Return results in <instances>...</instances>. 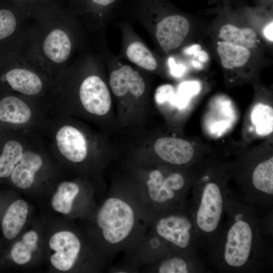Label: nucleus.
I'll list each match as a JSON object with an SVG mask.
<instances>
[{"instance_id": "obj_28", "label": "nucleus", "mask_w": 273, "mask_h": 273, "mask_svg": "<svg viewBox=\"0 0 273 273\" xmlns=\"http://www.w3.org/2000/svg\"><path fill=\"white\" fill-rule=\"evenodd\" d=\"M201 50V47L200 45L194 44L185 49L184 53L186 55H194L196 57Z\"/></svg>"}, {"instance_id": "obj_2", "label": "nucleus", "mask_w": 273, "mask_h": 273, "mask_svg": "<svg viewBox=\"0 0 273 273\" xmlns=\"http://www.w3.org/2000/svg\"><path fill=\"white\" fill-rule=\"evenodd\" d=\"M88 33L66 5L30 21L25 45L55 79L87 47Z\"/></svg>"}, {"instance_id": "obj_5", "label": "nucleus", "mask_w": 273, "mask_h": 273, "mask_svg": "<svg viewBox=\"0 0 273 273\" xmlns=\"http://www.w3.org/2000/svg\"><path fill=\"white\" fill-rule=\"evenodd\" d=\"M55 79L26 47L0 59V93L21 95L55 106Z\"/></svg>"}, {"instance_id": "obj_4", "label": "nucleus", "mask_w": 273, "mask_h": 273, "mask_svg": "<svg viewBox=\"0 0 273 273\" xmlns=\"http://www.w3.org/2000/svg\"><path fill=\"white\" fill-rule=\"evenodd\" d=\"M72 171L59 165L33 201L44 218L81 221L105 193L92 178L73 177Z\"/></svg>"}, {"instance_id": "obj_14", "label": "nucleus", "mask_w": 273, "mask_h": 273, "mask_svg": "<svg viewBox=\"0 0 273 273\" xmlns=\"http://www.w3.org/2000/svg\"><path fill=\"white\" fill-rule=\"evenodd\" d=\"M123 0H66V5L77 16L88 34L96 40L105 39L109 22L120 10Z\"/></svg>"}, {"instance_id": "obj_17", "label": "nucleus", "mask_w": 273, "mask_h": 273, "mask_svg": "<svg viewBox=\"0 0 273 273\" xmlns=\"http://www.w3.org/2000/svg\"><path fill=\"white\" fill-rule=\"evenodd\" d=\"M35 133L0 129V186L4 185Z\"/></svg>"}, {"instance_id": "obj_19", "label": "nucleus", "mask_w": 273, "mask_h": 273, "mask_svg": "<svg viewBox=\"0 0 273 273\" xmlns=\"http://www.w3.org/2000/svg\"><path fill=\"white\" fill-rule=\"evenodd\" d=\"M189 253L171 251L141 270L156 273H188L194 270Z\"/></svg>"}, {"instance_id": "obj_25", "label": "nucleus", "mask_w": 273, "mask_h": 273, "mask_svg": "<svg viewBox=\"0 0 273 273\" xmlns=\"http://www.w3.org/2000/svg\"><path fill=\"white\" fill-rule=\"evenodd\" d=\"M173 88L170 85H165L159 87L156 94V100L158 103H162L173 93Z\"/></svg>"}, {"instance_id": "obj_31", "label": "nucleus", "mask_w": 273, "mask_h": 273, "mask_svg": "<svg viewBox=\"0 0 273 273\" xmlns=\"http://www.w3.org/2000/svg\"><path fill=\"white\" fill-rule=\"evenodd\" d=\"M3 251H4L3 247V246H2V244L1 242L0 241V256L1 255L2 253L3 252Z\"/></svg>"}, {"instance_id": "obj_3", "label": "nucleus", "mask_w": 273, "mask_h": 273, "mask_svg": "<svg viewBox=\"0 0 273 273\" xmlns=\"http://www.w3.org/2000/svg\"><path fill=\"white\" fill-rule=\"evenodd\" d=\"M45 219V266L48 271L58 273L108 271L111 262L95 246L77 222Z\"/></svg>"}, {"instance_id": "obj_18", "label": "nucleus", "mask_w": 273, "mask_h": 273, "mask_svg": "<svg viewBox=\"0 0 273 273\" xmlns=\"http://www.w3.org/2000/svg\"><path fill=\"white\" fill-rule=\"evenodd\" d=\"M154 148L162 161L173 166L188 165L194 161L197 155L193 144L178 138H160L156 141Z\"/></svg>"}, {"instance_id": "obj_8", "label": "nucleus", "mask_w": 273, "mask_h": 273, "mask_svg": "<svg viewBox=\"0 0 273 273\" xmlns=\"http://www.w3.org/2000/svg\"><path fill=\"white\" fill-rule=\"evenodd\" d=\"M46 222L38 214L0 256V272L35 270L46 264Z\"/></svg>"}, {"instance_id": "obj_27", "label": "nucleus", "mask_w": 273, "mask_h": 273, "mask_svg": "<svg viewBox=\"0 0 273 273\" xmlns=\"http://www.w3.org/2000/svg\"><path fill=\"white\" fill-rule=\"evenodd\" d=\"M272 28L273 22L271 21L263 28V35L265 37L271 42L273 41Z\"/></svg>"}, {"instance_id": "obj_13", "label": "nucleus", "mask_w": 273, "mask_h": 273, "mask_svg": "<svg viewBox=\"0 0 273 273\" xmlns=\"http://www.w3.org/2000/svg\"><path fill=\"white\" fill-rule=\"evenodd\" d=\"M149 230L163 240L174 251L190 253L198 233L191 212L186 206L155 217Z\"/></svg>"}, {"instance_id": "obj_11", "label": "nucleus", "mask_w": 273, "mask_h": 273, "mask_svg": "<svg viewBox=\"0 0 273 273\" xmlns=\"http://www.w3.org/2000/svg\"><path fill=\"white\" fill-rule=\"evenodd\" d=\"M37 214L35 204L28 197L9 188L0 189V241L4 251Z\"/></svg>"}, {"instance_id": "obj_9", "label": "nucleus", "mask_w": 273, "mask_h": 273, "mask_svg": "<svg viewBox=\"0 0 273 273\" xmlns=\"http://www.w3.org/2000/svg\"><path fill=\"white\" fill-rule=\"evenodd\" d=\"M244 209L231 215L224 232L221 257L226 266L246 267L255 252L257 236L255 223Z\"/></svg>"}, {"instance_id": "obj_7", "label": "nucleus", "mask_w": 273, "mask_h": 273, "mask_svg": "<svg viewBox=\"0 0 273 273\" xmlns=\"http://www.w3.org/2000/svg\"><path fill=\"white\" fill-rule=\"evenodd\" d=\"M38 135L29 141L21 160L4 185L33 201L59 167Z\"/></svg>"}, {"instance_id": "obj_15", "label": "nucleus", "mask_w": 273, "mask_h": 273, "mask_svg": "<svg viewBox=\"0 0 273 273\" xmlns=\"http://www.w3.org/2000/svg\"><path fill=\"white\" fill-rule=\"evenodd\" d=\"M30 21L7 0H0V59L26 42Z\"/></svg>"}, {"instance_id": "obj_21", "label": "nucleus", "mask_w": 273, "mask_h": 273, "mask_svg": "<svg viewBox=\"0 0 273 273\" xmlns=\"http://www.w3.org/2000/svg\"><path fill=\"white\" fill-rule=\"evenodd\" d=\"M217 52L222 66L227 69L243 67L251 56L249 49L223 41L218 43Z\"/></svg>"}, {"instance_id": "obj_10", "label": "nucleus", "mask_w": 273, "mask_h": 273, "mask_svg": "<svg viewBox=\"0 0 273 273\" xmlns=\"http://www.w3.org/2000/svg\"><path fill=\"white\" fill-rule=\"evenodd\" d=\"M47 108L34 99L0 93V129L39 134L48 122L44 117Z\"/></svg>"}, {"instance_id": "obj_30", "label": "nucleus", "mask_w": 273, "mask_h": 273, "mask_svg": "<svg viewBox=\"0 0 273 273\" xmlns=\"http://www.w3.org/2000/svg\"><path fill=\"white\" fill-rule=\"evenodd\" d=\"M192 64L195 67H196V68H201L202 67L201 63H200L199 62H196L195 61H192Z\"/></svg>"}, {"instance_id": "obj_29", "label": "nucleus", "mask_w": 273, "mask_h": 273, "mask_svg": "<svg viewBox=\"0 0 273 273\" xmlns=\"http://www.w3.org/2000/svg\"><path fill=\"white\" fill-rule=\"evenodd\" d=\"M196 58H198L200 62L203 63L207 62L209 59L208 54L203 50H201Z\"/></svg>"}, {"instance_id": "obj_23", "label": "nucleus", "mask_w": 273, "mask_h": 273, "mask_svg": "<svg viewBox=\"0 0 273 273\" xmlns=\"http://www.w3.org/2000/svg\"><path fill=\"white\" fill-rule=\"evenodd\" d=\"M30 21L66 5V0H7Z\"/></svg>"}, {"instance_id": "obj_20", "label": "nucleus", "mask_w": 273, "mask_h": 273, "mask_svg": "<svg viewBox=\"0 0 273 273\" xmlns=\"http://www.w3.org/2000/svg\"><path fill=\"white\" fill-rule=\"evenodd\" d=\"M251 185L258 193L273 195V157L270 155L255 165L251 174Z\"/></svg>"}, {"instance_id": "obj_1", "label": "nucleus", "mask_w": 273, "mask_h": 273, "mask_svg": "<svg viewBox=\"0 0 273 273\" xmlns=\"http://www.w3.org/2000/svg\"><path fill=\"white\" fill-rule=\"evenodd\" d=\"M77 222L112 262L117 253L139 245L151 221L129 191L119 187L105 193L89 215Z\"/></svg>"}, {"instance_id": "obj_16", "label": "nucleus", "mask_w": 273, "mask_h": 273, "mask_svg": "<svg viewBox=\"0 0 273 273\" xmlns=\"http://www.w3.org/2000/svg\"><path fill=\"white\" fill-rule=\"evenodd\" d=\"M118 26L121 34V56L142 70L156 71L158 59L135 32L131 23L124 20Z\"/></svg>"}, {"instance_id": "obj_26", "label": "nucleus", "mask_w": 273, "mask_h": 273, "mask_svg": "<svg viewBox=\"0 0 273 273\" xmlns=\"http://www.w3.org/2000/svg\"><path fill=\"white\" fill-rule=\"evenodd\" d=\"M168 64L170 68V72L175 76L181 75L185 71L184 66L176 64L172 58H169Z\"/></svg>"}, {"instance_id": "obj_6", "label": "nucleus", "mask_w": 273, "mask_h": 273, "mask_svg": "<svg viewBox=\"0 0 273 273\" xmlns=\"http://www.w3.org/2000/svg\"><path fill=\"white\" fill-rule=\"evenodd\" d=\"M190 185V181L182 172L155 168L148 172L142 183L125 188L152 222L162 213L185 206Z\"/></svg>"}, {"instance_id": "obj_22", "label": "nucleus", "mask_w": 273, "mask_h": 273, "mask_svg": "<svg viewBox=\"0 0 273 273\" xmlns=\"http://www.w3.org/2000/svg\"><path fill=\"white\" fill-rule=\"evenodd\" d=\"M219 37L223 41L249 49L254 48L257 40V34L253 29L239 28L230 24L221 26L219 29Z\"/></svg>"}, {"instance_id": "obj_24", "label": "nucleus", "mask_w": 273, "mask_h": 273, "mask_svg": "<svg viewBox=\"0 0 273 273\" xmlns=\"http://www.w3.org/2000/svg\"><path fill=\"white\" fill-rule=\"evenodd\" d=\"M252 124L256 132L261 135H267L272 131V108L267 105H256L251 112Z\"/></svg>"}, {"instance_id": "obj_12", "label": "nucleus", "mask_w": 273, "mask_h": 273, "mask_svg": "<svg viewBox=\"0 0 273 273\" xmlns=\"http://www.w3.org/2000/svg\"><path fill=\"white\" fill-rule=\"evenodd\" d=\"M191 213L198 234L210 237L218 230L225 206V191L220 180L204 176Z\"/></svg>"}]
</instances>
